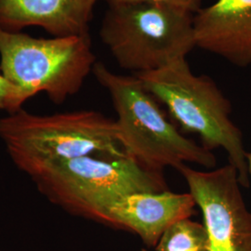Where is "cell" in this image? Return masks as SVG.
Here are the masks:
<instances>
[{
	"label": "cell",
	"instance_id": "cell-15",
	"mask_svg": "<svg viewBox=\"0 0 251 251\" xmlns=\"http://www.w3.org/2000/svg\"><path fill=\"white\" fill-rule=\"evenodd\" d=\"M146 251V250H142V251Z\"/></svg>",
	"mask_w": 251,
	"mask_h": 251
},
{
	"label": "cell",
	"instance_id": "cell-7",
	"mask_svg": "<svg viewBox=\"0 0 251 251\" xmlns=\"http://www.w3.org/2000/svg\"><path fill=\"white\" fill-rule=\"evenodd\" d=\"M202 211L208 251H251V212L246 206L236 169L228 164L213 171L177 169Z\"/></svg>",
	"mask_w": 251,
	"mask_h": 251
},
{
	"label": "cell",
	"instance_id": "cell-12",
	"mask_svg": "<svg viewBox=\"0 0 251 251\" xmlns=\"http://www.w3.org/2000/svg\"><path fill=\"white\" fill-rule=\"evenodd\" d=\"M26 100L18 88L0 74V109L13 114L22 109Z\"/></svg>",
	"mask_w": 251,
	"mask_h": 251
},
{
	"label": "cell",
	"instance_id": "cell-3",
	"mask_svg": "<svg viewBox=\"0 0 251 251\" xmlns=\"http://www.w3.org/2000/svg\"><path fill=\"white\" fill-rule=\"evenodd\" d=\"M134 75L183 130L198 135L209 151L224 149L229 164L237 171L241 186L250 187L242 132L231 118L229 100L214 81L195 75L186 59L155 71Z\"/></svg>",
	"mask_w": 251,
	"mask_h": 251
},
{
	"label": "cell",
	"instance_id": "cell-10",
	"mask_svg": "<svg viewBox=\"0 0 251 251\" xmlns=\"http://www.w3.org/2000/svg\"><path fill=\"white\" fill-rule=\"evenodd\" d=\"M99 0H0V27L21 32L43 28L53 36L89 35L93 9Z\"/></svg>",
	"mask_w": 251,
	"mask_h": 251
},
{
	"label": "cell",
	"instance_id": "cell-5",
	"mask_svg": "<svg viewBox=\"0 0 251 251\" xmlns=\"http://www.w3.org/2000/svg\"><path fill=\"white\" fill-rule=\"evenodd\" d=\"M95 63L90 34L36 38L0 27V71L25 100L46 92L62 103L79 91Z\"/></svg>",
	"mask_w": 251,
	"mask_h": 251
},
{
	"label": "cell",
	"instance_id": "cell-2",
	"mask_svg": "<svg viewBox=\"0 0 251 251\" xmlns=\"http://www.w3.org/2000/svg\"><path fill=\"white\" fill-rule=\"evenodd\" d=\"M0 139L15 165L32 178L73 158L126 156L116 120L90 110L37 116L21 109L0 118Z\"/></svg>",
	"mask_w": 251,
	"mask_h": 251
},
{
	"label": "cell",
	"instance_id": "cell-9",
	"mask_svg": "<svg viewBox=\"0 0 251 251\" xmlns=\"http://www.w3.org/2000/svg\"><path fill=\"white\" fill-rule=\"evenodd\" d=\"M196 206L190 193H138L110 206L102 223L129 230L146 245L155 247L171 225L194 215Z\"/></svg>",
	"mask_w": 251,
	"mask_h": 251
},
{
	"label": "cell",
	"instance_id": "cell-1",
	"mask_svg": "<svg viewBox=\"0 0 251 251\" xmlns=\"http://www.w3.org/2000/svg\"><path fill=\"white\" fill-rule=\"evenodd\" d=\"M92 73L111 97L117 139L126 156L144 170L161 174L166 168L177 170L187 164L215 167L212 151L181 134L135 75H118L100 63Z\"/></svg>",
	"mask_w": 251,
	"mask_h": 251
},
{
	"label": "cell",
	"instance_id": "cell-13",
	"mask_svg": "<svg viewBox=\"0 0 251 251\" xmlns=\"http://www.w3.org/2000/svg\"><path fill=\"white\" fill-rule=\"evenodd\" d=\"M109 5L116 4H143L179 9L191 14L201 9V0H105Z\"/></svg>",
	"mask_w": 251,
	"mask_h": 251
},
{
	"label": "cell",
	"instance_id": "cell-11",
	"mask_svg": "<svg viewBox=\"0 0 251 251\" xmlns=\"http://www.w3.org/2000/svg\"><path fill=\"white\" fill-rule=\"evenodd\" d=\"M208 234L205 225L190 219L171 225L155 246L156 251H208Z\"/></svg>",
	"mask_w": 251,
	"mask_h": 251
},
{
	"label": "cell",
	"instance_id": "cell-6",
	"mask_svg": "<svg viewBox=\"0 0 251 251\" xmlns=\"http://www.w3.org/2000/svg\"><path fill=\"white\" fill-rule=\"evenodd\" d=\"M100 35L117 64L134 74L186 59L197 47L193 14L152 5H109Z\"/></svg>",
	"mask_w": 251,
	"mask_h": 251
},
{
	"label": "cell",
	"instance_id": "cell-14",
	"mask_svg": "<svg viewBox=\"0 0 251 251\" xmlns=\"http://www.w3.org/2000/svg\"><path fill=\"white\" fill-rule=\"evenodd\" d=\"M247 161H248V167H249L250 177H251V152H247Z\"/></svg>",
	"mask_w": 251,
	"mask_h": 251
},
{
	"label": "cell",
	"instance_id": "cell-4",
	"mask_svg": "<svg viewBox=\"0 0 251 251\" xmlns=\"http://www.w3.org/2000/svg\"><path fill=\"white\" fill-rule=\"evenodd\" d=\"M32 179L51 202L100 223L108 208L127 196L169 190L163 174L144 170L126 155L73 158Z\"/></svg>",
	"mask_w": 251,
	"mask_h": 251
},
{
	"label": "cell",
	"instance_id": "cell-8",
	"mask_svg": "<svg viewBox=\"0 0 251 251\" xmlns=\"http://www.w3.org/2000/svg\"><path fill=\"white\" fill-rule=\"evenodd\" d=\"M196 45L239 67L251 65V0H216L194 17Z\"/></svg>",
	"mask_w": 251,
	"mask_h": 251
}]
</instances>
